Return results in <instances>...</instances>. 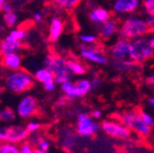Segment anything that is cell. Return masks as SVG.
Wrapping results in <instances>:
<instances>
[{"instance_id":"1","label":"cell","mask_w":154,"mask_h":153,"mask_svg":"<svg viewBox=\"0 0 154 153\" xmlns=\"http://www.w3.org/2000/svg\"><path fill=\"white\" fill-rule=\"evenodd\" d=\"M34 84V77L23 70H15L8 74L5 79V86L12 93L20 94L30 90Z\"/></svg>"},{"instance_id":"2","label":"cell","mask_w":154,"mask_h":153,"mask_svg":"<svg viewBox=\"0 0 154 153\" xmlns=\"http://www.w3.org/2000/svg\"><path fill=\"white\" fill-rule=\"evenodd\" d=\"M149 26L143 18L137 15L128 16L119 27V33L121 38L128 40H134L139 36H146L149 32Z\"/></svg>"},{"instance_id":"3","label":"cell","mask_w":154,"mask_h":153,"mask_svg":"<svg viewBox=\"0 0 154 153\" xmlns=\"http://www.w3.org/2000/svg\"><path fill=\"white\" fill-rule=\"evenodd\" d=\"M43 67L51 70L55 76L56 84L58 85H61L64 81L70 80L72 76L69 65H67V59L61 56L47 55L43 60Z\"/></svg>"},{"instance_id":"4","label":"cell","mask_w":154,"mask_h":153,"mask_svg":"<svg viewBox=\"0 0 154 153\" xmlns=\"http://www.w3.org/2000/svg\"><path fill=\"white\" fill-rule=\"evenodd\" d=\"M154 55V49L150 46L149 39L143 36L131 40L130 59L135 63H142L149 60Z\"/></svg>"},{"instance_id":"5","label":"cell","mask_w":154,"mask_h":153,"mask_svg":"<svg viewBox=\"0 0 154 153\" xmlns=\"http://www.w3.org/2000/svg\"><path fill=\"white\" fill-rule=\"evenodd\" d=\"M119 119L125 126H128L131 132H134L141 137H147L151 133V126L147 125L140 119L139 113L134 110H128L119 116Z\"/></svg>"},{"instance_id":"6","label":"cell","mask_w":154,"mask_h":153,"mask_svg":"<svg viewBox=\"0 0 154 153\" xmlns=\"http://www.w3.org/2000/svg\"><path fill=\"white\" fill-rule=\"evenodd\" d=\"M76 120L77 123L75 132L80 137H86V138L92 137L101 129V125L87 111H82V113L77 114Z\"/></svg>"},{"instance_id":"7","label":"cell","mask_w":154,"mask_h":153,"mask_svg":"<svg viewBox=\"0 0 154 153\" xmlns=\"http://www.w3.org/2000/svg\"><path fill=\"white\" fill-rule=\"evenodd\" d=\"M78 54L82 59L94 64L105 65L108 63V57L104 53V50L95 44H82L78 48Z\"/></svg>"},{"instance_id":"8","label":"cell","mask_w":154,"mask_h":153,"mask_svg":"<svg viewBox=\"0 0 154 153\" xmlns=\"http://www.w3.org/2000/svg\"><path fill=\"white\" fill-rule=\"evenodd\" d=\"M101 130L107 136L117 139H128L131 137V130L121 121L105 120L102 122Z\"/></svg>"},{"instance_id":"9","label":"cell","mask_w":154,"mask_h":153,"mask_svg":"<svg viewBox=\"0 0 154 153\" xmlns=\"http://www.w3.org/2000/svg\"><path fill=\"white\" fill-rule=\"evenodd\" d=\"M38 111V101L31 94H27L19 100L16 107V115L26 120L32 118Z\"/></svg>"},{"instance_id":"10","label":"cell","mask_w":154,"mask_h":153,"mask_svg":"<svg viewBox=\"0 0 154 153\" xmlns=\"http://www.w3.org/2000/svg\"><path fill=\"white\" fill-rule=\"evenodd\" d=\"M130 44L131 40L120 38L116 41L110 47V56L112 60L130 59Z\"/></svg>"},{"instance_id":"11","label":"cell","mask_w":154,"mask_h":153,"mask_svg":"<svg viewBox=\"0 0 154 153\" xmlns=\"http://www.w3.org/2000/svg\"><path fill=\"white\" fill-rule=\"evenodd\" d=\"M141 0H113L111 8L117 14H132L139 9Z\"/></svg>"},{"instance_id":"12","label":"cell","mask_w":154,"mask_h":153,"mask_svg":"<svg viewBox=\"0 0 154 153\" xmlns=\"http://www.w3.org/2000/svg\"><path fill=\"white\" fill-rule=\"evenodd\" d=\"M29 137V132L23 125H10L7 126V141L14 144H22Z\"/></svg>"},{"instance_id":"13","label":"cell","mask_w":154,"mask_h":153,"mask_svg":"<svg viewBox=\"0 0 154 153\" xmlns=\"http://www.w3.org/2000/svg\"><path fill=\"white\" fill-rule=\"evenodd\" d=\"M97 27V32L102 39H110L119 31V24L116 19L110 17L109 19L101 24L96 25Z\"/></svg>"},{"instance_id":"14","label":"cell","mask_w":154,"mask_h":153,"mask_svg":"<svg viewBox=\"0 0 154 153\" xmlns=\"http://www.w3.org/2000/svg\"><path fill=\"white\" fill-rule=\"evenodd\" d=\"M64 30V23L60 17H53L48 28V41L49 42H57L60 39L61 34Z\"/></svg>"},{"instance_id":"15","label":"cell","mask_w":154,"mask_h":153,"mask_svg":"<svg viewBox=\"0 0 154 153\" xmlns=\"http://www.w3.org/2000/svg\"><path fill=\"white\" fill-rule=\"evenodd\" d=\"M0 62H1L2 67H5L9 71H15V70L22 69L23 59L19 53H12L2 56Z\"/></svg>"},{"instance_id":"16","label":"cell","mask_w":154,"mask_h":153,"mask_svg":"<svg viewBox=\"0 0 154 153\" xmlns=\"http://www.w3.org/2000/svg\"><path fill=\"white\" fill-rule=\"evenodd\" d=\"M20 49H22V42L19 41L12 40L8 36L0 41V55L1 56L12 53H19Z\"/></svg>"},{"instance_id":"17","label":"cell","mask_w":154,"mask_h":153,"mask_svg":"<svg viewBox=\"0 0 154 153\" xmlns=\"http://www.w3.org/2000/svg\"><path fill=\"white\" fill-rule=\"evenodd\" d=\"M92 90L91 80L87 78H80L74 81V98H82L86 96Z\"/></svg>"},{"instance_id":"18","label":"cell","mask_w":154,"mask_h":153,"mask_svg":"<svg viewBox=\"0 0 154 153\" xmlns=\"http://www.w3.org/2000/svg\"><path fill=\"white\" fill-rule=\"evenodd\" d=\"M110 17H111L110 11H108L105 8H94L89 13V19L95 25L101 24V23L109 19Z\"/></svg>"},{"instance_id":"19","label":"cell","mask_w":154,"mask_h":153,"mask_svg":"<svg viewBox=\"0 0 154 153\" xmlns=\"http://www.w3.org/2000/svg\"><path fill=\"white\" fill-rule=\"evenodd\" d=\"M33 77L34 80L38 81L41 84H45V83H48V81L55 80V76L51 73V71L45 67H40V69L36 70L35 72H34Z\"/></svg>"},{"instance_id":"20","label":"cell","mask_w":154,"mask_h":153,"mask_svg":"<svg viewBox=\"0 0 154 153\" xmlns=\"http://www.w3.org/2000/svg\"><path fill=\"white\" fill-rule=\"evenodd\" d=\"M112 67L118 72H130L135 67V62L131 59L125 60H112Z\"/></svg>"},{"instance_id":"21","label":"cell","mask_w":154,"mask_h":153,"mask_svg":"<svg viewBox=\"0 0 154 153\" xmlns=\"http://www.w3.org/2000/svg\"><path fill=\"white\" fill-rule=\"evenodd\" d=\"M67 65H69L71 74L75 76H82L87 72L86 67L76 59H67Z\"/></svg>"},{"instance_id":"22","label":"cell","mask_w":154,"mask_h":153,"mask_svg":"<svg viewBox=\"0 0 154 153\" xmlns=\"http://www.w3.org/2000/svg\"><path fill=\"white\" fill-rule=\"evenodd\" d=\"M16 117V111L10 107H3L0 109V122L1 123H9L14 121Z\"/></svg>"},{"instance_id":"23","label":"cell","mask_w":154,"mask_h":153,"mask_svg":"<svg viewBox=\"0 0 154 153\" xmlns=\"http://www.w3.org/2000/svg\"><path fill=\"white\" fill-rule=\"evenodd\" d=\"M69 132H70V130H69ZM69 132H66L65 133V135L66 136L62 137V139H61V141H62V147L64 150L66 151H72L73 148L75 147V145H76V139H73V138H76V134L77 133H70V137H69Z\"/></svg>"},{"instance_id":"24","label":"cell","mask_w":154,"mask_h":153,"mask_svg":"<svg viewBox=\"0 0 154 153\" xmlns=\"http://www.w3.org/2000/svg\"><path fill=\"white\" fill-rule=\"evenodd\" d=\"M2 20L7 27H9V28H14L17 25V23H18V14H17L16 12H14V11L3 13Z\"/></svg>"},{"instance_id":"25","label":"cell","mask_w":154,"mask_h":153,"mask_svg":"<svg viewBox=\"0 0 154 153\" xmlns=\"http://www.w3.org/2000/svg\"><path fill=\"white\" fill-rule=\"evenodd\" d=\"M7 36L10 39H12V40L23 42L27 38V31L24 28H14L9 32V34Z\"/></svg>"},{"instance_id":"26","label":"cell","mask_w":154,"mask_h":153,"mask_svg":"<svg viewBox=\"0 0 154 153\" xmlns=\"http://www.w3.org/2000/svg\"><path fill=\"white\" fill-rule=\"evenodd\" d=\"M58 7L63 10H73L82 3V0H55Z\"/></svg>"},{"instance_id":"27","label":"cell","mask_w":154,"mask_h":153,"mask_svg":"<svg viewBox=\"0 0 154 153\" xmlns=\"http://www.w3.org/2000/svg\"><path fill=\"white\" fill-rule=\"evenodd\" d=\"M0 153H19V146L14 142L2 141L0 145Z\"/></svg>"},{"instance_id":"28","label":"cell","mask_w":154,"mask_h":153,"mask_svg":"<svg viewBox=\"0 0 154 153\" xmlns=\"http://www.w3.org/2000/svg\"><path fill=\"white\" fill-rule=\"evenodd\" d=\"M33 142L35 144V147L42 149L43 152H47L51 149V142L45 137H42V136L35 137V140H33Z\"/></svg>"},{"instance_id":"29","label":"cell","mask_w":154,"mask_h":153,"mask_svg":"<svg viewBox=\"0 0 154 153\" xmlns=\"http://www.w3.org/2000/svg\"><path fill=\"white\" fill-rule=\"evenodd\" d=\"M79 41L82 42V44H95L97 41V36L94 33H82L78 36Z\"/></svg>"},{"instance_id":"30","label":"cell","mask_w":154,"mask_h":153,"mask_svg":"<svg viewBox=\"0 0 154 153\" xmlns=\"http://www.w3.org/2000/svg\"><path fill=\"white\" fill-rule=\"evenodd\" d=\"M19 152L20 153H34V146L32 142L29 141H23L19 145Z\"/></svg>"},{"instance_id":"31","label":"cell","mask_w":154,"mask_h":153,"mask_svg":"<svg viewBox=\"0 0 154 153\" xmlns=\"http://www.w3.org/2000/svg\"><path fill=\"white\" fill-rule=\"evenodd\" d=\"M142 7L148 15H154V0H142Z\"/></svg>"},{"instance_id":"32","label":"cell","mask_w":154,"mask_h":153,"mask_svg":"<svg viewBox=\"0 0 154 153\" xmlns=\"http://www.w3.org/2000/svg\"><path fill=\"white\" fill-rule=\"evenodd\" d=\"M139 117H140V119H141L147 125H149V126H151V127L154 125V118L152 117L151 115H149L148 113H146V111H142V110H141V111L139 113Z\"/></svg>"},{"instance_id":"33","label":"cell","mask_w":154,"mask_h":153,"mask_svg":"<svg viewBox=\"0 0 154 153\" xmlns=\"http://www.w3.org/2000/svg\"><path fill=\"white\" fill-rule=\"evenodd\" d=\"M26 127L28 130L29 134H34V133H36L38 130L41 129V124L38 121H31L26 125Z\"/></svg>"},{"instance_id":"34","label":"cell","mask_w":154,"mask_h":153,"mask_svg":"<svg viewBox=\"0 0 154 153\" xmlns=\"http://www.w3.org/2000/svg\"><path fill=\"white\" fill-rule=\"evenodd\" d=\"M102 83H103V80H102L101 77H99V76H94L93 78H92V80H91L92 90H93V89H97V88H99V87L102 85Z\"/></svg>"},{"instance_id":"35","label":"cell","mask_w":154,"mask_h":153,"mask_svg":"<svg viewBox=\"0 0 154 153\" xmlns=\"http://www.w3.org/2000/svg\"><path fill=\"white\" fill-rule=\"evenodd\" d=\"M56 81L55 80H51V81H48V83H45V84H43L44 86V89H45L46 91H48V92H51V91H54L56 89Z\"/></svg>"},{"instance_id":"36","label":"cell","mask_w":154,"mask_h":153,"mask_svg":"<svg viewBox=\"0 0 154 153\" xmlns=\"http://www.w3.org/2000/svg\"><path fill=\"white\" fill-rule=\"evenodd\" d=\"M1 11H2L3 13L11 12V11H14V7H13V5L11 2L5 1V5H3V7H2V9H1Z\"/></svg>"},{"instance_id":"37","label":"cell","mask_w":154,"mask_h":153,"mask_svg":"<svg viewBox=\"0 0 154 153\" xmlns=\"http://www.w3.org/2000/svg\"><path fill=\"white\" fill-rule=\"evenodd\" d=\"M0 141H7V126H0Z\"/></svg>"},{"instance_id":"38","label":"cell","mask_w":154,"mask_h":153,"mask_svg":"<svg viewBox=\"0 0 154 153\" xmlns=\"http://www.w3.org/2000/svg\"><path fill=\"white\" fill-rule=\"evenodd\" d=\"M146 22L150 29H154V15H149L148 18L146 19Z\"/></svg>"},{"instance_id":"39","label":"cell","mask_w":154,"mask_h":153,"mask_svg":"<svg viewBox=\"0 0 154 153\" xmlns=\"http://www.w3.org/2000/svg\"><path fill=\"white\" fill-rule=\"evenodd\" d=\"M33 19H34V22H36V23L42 22V20H43V15H42V13H40V12L34 13V14H33Z\"/></svg>"},{"instance_id":"40","label":"cell","mask_w":154,"mask_h":153,"mask_svg":"<svg viewBox=\"0 0 154 153\" xmlns=\"http://www.w3.org/2000/svg\"><path fill=\"white\" fill-rule=\"evenodd\" d=\"M67 101H69V98H67L65 95L64 96H61V98L58 100L57 104H58V105H60V106H64V105H66Z\"/></svg>"},{"instance_id":"41","label":"cell","mask_w":154,"mask_h":153,"mask_svg":"<svg viewBox=\"0 0 154 153\" xmlns=\"http://www.w3.org/2000/svg\"><path fill=\"white\" fill-rule=\"evenodd\" d=\"M91 116L94 119H100V118L102 117V111L100 109H94L91 113Z\"/></svg>"},{"instance_id":"42","label":"cell","mask_w":154,"mask_h":153,"mask_svg":"<svg viewBox=\"0 0 154 153\" xmlns=\"http://www.w3.org/2000/svg\"><path fill=\"white\" fill-rule=\"evenodd\" d=\"M147 80H148V83H149V84L151 85V86L154 87V73H153V74H151L149 77H148Z\"/></svg>"},{"instance_id":"43","label":"cell","mask_w":154,"mask_h":153,"mask_svg":"<svg viewBox=\"0 0 154 153\" xmlns=\"http://www.w3.org/2000/svg\"><path fill=\"white\" fill-rule=\"evenodd\" d=\"M149 44H150V46L154 49V36H152L151 39H149Z\"/></svg>"},{"instance_id":"44","label":"cell","mask_w":154,"mask_h":153,"mask_svg":"<svg viewBox=\"0 0 154 153\" xmlns=\"http://www.w3.org/2000/svg\"><path fill=\"white\" fill-rule=\"evenodd\" d=\"M149 104L151 106H154V96H153V98H149Z\"/></svg>"},{"instance_id":"45","label":"cell","mask_w":154,"mask_h":153,"mask_svg":"<svg viewBox=\"0 0 154 153\" xmlns=\"http://www.w3.org/2000/svg\"><path fill=\"white\" fill-rule=\"evenodd\" d=\"M7 1V0H0V11H1V9H2L3 5H5V2Z\"/></svg>"},{"instance_id":"46","label":"cell","mask_w":154,"mask_h":153,"mask_svg":"<svg viewBox=\"0 0 154 153\" xmlns=\"http://www.w3.org/2000/svg\"><path fill=\"white\" fill-rule=\"evenodd\" d=\"M1 92H2V88L0 87V94H1Z\"/></svg>"},{"instance_id":"47","label":"cell","mask_w":154,"mask_h":153,"mask_svg":"<svg viewBox=\"0 0 154 153\" xmlns=\"http://www.w3.org/2000/svg\"><path fill=\"white\" fill-rule=\"evenodd\" d=\"M1 142H2V141H0V145H1Z\"/></svg>"}]
</instances>
